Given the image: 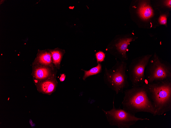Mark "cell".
<instances>
[{"label":"cell","instance_id":"obj_13","mask_svg":"<svg viewBox=\"0 0 171 128\" xmlns=\"http://www.w3.org/2000/svg\"><path fill=\"white\" fill-rule=\"evenodd\" d=\"M96 66L91 68L88 71L81 69L84 72V75L82 78L84 80L90 76L97 75L101 72L102 69V65L101 63H99Z\"/></svg>","mask_w":171,"mask_h":128},{"label":"cell","instance_id":"obj_1","mask_svg":"<svg viewBox=\"0 0 171 128\" xmlns=\"http://www.w3.org/2000/svg\"><path fill=\"white\" fill-rule=\"evenodd\" d=\"M123 109L135 115L138 112L148 113L155 116V108L149 97L145 84L132 87L124 91Z\"/></svg>","mask_w":171,"mask_h":128},{"label":"cell","instance_id":"obj_9","mask_svg":"<svg viewBox=\"0 0 171 128\" xmlns=\"http://www.w3.org/2000/svg\"><path fill=\"white\" fill-rule=\"evenodd\" d=\"M55 76L35 83L38 91L49 95L55 91L57 83Z\"/></svg>","mask_w":171,"mask_h":128},{"label":"cell","instance_id":"obj_3","mask_svg":"<svg viewBox=\"0 0 171 128\" xmlns=\"http://www.w3.org/2000/svg\"><path fill=\"white\" fill-rule=\"evenodd\" d=\"M145 84L148 96L154 105L155 116L171 110V79Z\"/></svg>","mask_w":171,"mask_h":128},{"label":"cell","instance_id":"obj_8","mask_svg":"<svg viewBox=\"0 0 171 128\" xmlns=\"http://www.w3.org/2000/svg\"><path fill=\"white\" fill-rule=\"evenodd\" d=\"M153 54H147L133 59L129 67L128 74L132 87L142 86L145 83V71Z\"/></svg>","mask_w":171,"mask_h":128},{"label":"cell","instance_id":"obj_16","mask_svg":"<svg viewBox=\"0 0 171 128\" xmlns=\"http://www.w3.org/2000/svg\"><path fill=\"white\" fill-rule=\"evenodd\" d=\"M95 56L97 63H101L104 61L105 57V54L103 52L99 51L96 53Z\"/></svg>","mask_w":171,"mask_h":128},{"label":"cell","instance_id":"obj_14","mask_svg":"<svg viewBox=\"0 0 171 128\" xmlns=\"http://www.w3.org/2000/svg\"><path fill=\"white\" fill-rule=\"evenodd\" d=\"M52 55L53 63L57 67L59 66L62 54L58 50H54L50 51Z\"/></svg>","mask_w":171,"mask_h":128},{"label":"cell","instance_id":"obj_7","mask_svg":"<svg viewBox=\"0 0 171 128\" xmlns=\"http://www.w3.org/2000/svg\"><path fill=\"white\" fill-rule=\"evenodd\" d=\"M134 33L116 36L109 44L107 50L116 59L125 61L128 59L127 52L130 43L138 39Z\"/></svg>","mask_w":171,"mask_h":128},{"label":"cell","instance_id":"obj_15","mask_svg":"<svg viewBox=\"0 0 171 128\" xmlns=\"http://www.w3.org/2000/svg\"><path fill=\"white\" fill-rule=\"evenodd\" d=\"M159 15L157 20L158 27L161 25L168 27L167 20L170 15V12L159 13Z\"/></svg>","mask_w":171,"mask_h":128},{"label":"cell","instance_id":"obj_2","mask_svg":"<svg viewBox=\"0 0 171 128\" xmlns=\"http://www.w3.org/2000/svg\"><path fill=\"white\" fill-rule=\"evenodd\" d=\"M129 9L131 18L138 28L151 29L158 27L159 13L153 8L151 0H133Z\"/></svg>","mask_w":171,"mask_h":128},{"label":"cell","instance_id":"obj_17","mask_svg":"<svg viewBox=\"0 0 171 128\" xmlns=\"http://www.w3.org/2000/svg\"><path fill=\"white\" fill-rule=\"evenodd\" d=\"M66 77L65 75L64 74H62L60 78L59 79L61 82L64 81Z\"/></svg>","mask_w":171,"mask_h":128},{"label":"cell","instance_id":"obj_12","mask_svg":"<svg viewBox=\"0 0 171 128\" xmlns=\"http://www.w3.org/2000/svg\"><path fill=\"white\" fill-rule=\"evenodd\" d=\"M52 55L50 52L42 51L38 54L37 60L41 65L51 66L52 62Z\"/></svg>","mask_w":171,"mask_h":128},{"label":"cell","instance_id":"obj_4","mask_svg":"<svg viewBox=\"0 0 171 128\" xmlns=\"http://www.w3.org/2000/svg\"><path fill=\"white\" fill-rule=\"evenodd\" d=\"M116 61V63L111 69H108L105 67L103 79L108 87L117 94L123 93L124 89L128 88L129 84L126 72L127 63L125 61Z\"/></svg>","mask_w":171,"mask_h":128},{"label":"cell","instance_id":"obj_11","mask_svg":"<svg viewBox=\"0 0 171 128\" xmlns=\"http://www.w3.org/2000/svg\"><path fill=\"white\" fill-rule=\"evenodd\" d=\"M151 1L153 8L159 13L170 11L171 0H152Z\"/></svg>","mask_w":171,"mask_h":128},{"label":"cell","instance_id":"obj_10","mask_svg":"<svg viewBox=\"0 0 171 128\" xmlns=\"http://www.w3.org/2000/svg\"><path fill=\"white\" fill-rule=\"evenodd\" d=\"M32 75L35 83L55 76L52 69L45 66H39L35 67L33 70Z\"/></svg>","mask_w":171,"mask_h":128},{"label":"cell","instance_id":"obj_5","mask_svg":"<svg viewBox=\"0 0 171 128\" xmlns=\"http://www.w3.org/2000/svg\"><path fill=\"white\" fill-rule=\"evenodd\" d=\"M145 84L171 79V65L156 53L152 54L146 67Z\"/></svg>","mask_w":171,"mask_h":128},{"label":"cell","instance_id":"obj_6","mask_svg":"<svg viewBox=\"0 0 171 128\" xmlns=\"http://www.w3.org/2000/svg\"><path fill=\"white\" fill-rule=\"evenodd\" d=\"M114 96L113 102V108L110 110H102L107 120L111 126H115L119 128H129L138 121L149 120L147 118H142L136 117L120 107L116 108L114 105Z\"/></svg>","mask_w":171,"mask_h":128}]
</instances>
